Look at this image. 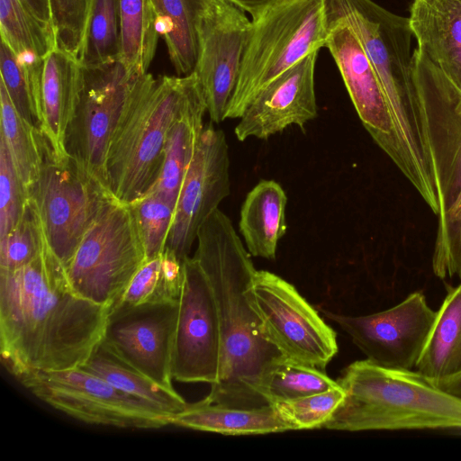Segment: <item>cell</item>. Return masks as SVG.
I'll return each mask as SVG.
<instances>
[{"mask_svg":"<svg viewBox=\"0 0 461 461\" xmlns=\"http://www.w3.org/2000/svg\"><path fill=\"white\" fill-rule=\"evenodd\" d=\"M345 397L322 428L344 431L461 429V399L418 371L351 363L337 380Z\"/></svg>","mask_w":461,"mask_h":461,"instance_id":"obj_4","label":"cell"},{"mask_svg":"<svg viewBox=\"0 0 461 461\" xmlns=\"http://www.w3.org/2000/svg\"><path fill=\"white\" fill-rule=\"evenodd\" d=\"M206 112L204 96L198 83L168 131L162 168L156 184L149 190L159 194L175 206L204 127L203 121Z\"/></svg>","mask_w":461,"mask_h":461,"instance_id":"obj_22","label":"cell"},{"mask_svg":"<svg viewBox=\"0 0 461 461\" xmlns=\"http://www.w3.org/2000/svg\"><path fill=\"white\" fill-rule=\"evenodd\" d=\"M145 261V250L130 204L112 195L84 234L65 269L78 295L110 309Z\"/></svg>","mask_w":461,"mask_h":461,"instance_id":"obj_8","label":"cell"},{"mask_svg":"<svg viewBox=\"0 0 461 461\" xmlns=\"http://www.w3.org/2000/svg\"><path fill=\"white\" fill-rule=\"evenodd\" d=\"M409 21L418 52L461 91V0H414Z\"/></svg>","mask_w":461,"mask_h":461,"instance_id":"obj_21","label":"cell"},{"mask_svg":"<svg viewBox=\"0 0 461 461\" xmlns=\"http://www.w3.org/2000/svg\"><path fill=\"white\" fill-rule=\"evenodd\" d=\"M254 19L277 0H229Z\"/></svg>","mask_w":461,"mask_h":461,"instance_id":"obj_41","label":"cell"},{"mask_svg":"<svg viewBox=\"0 0 461 461\" xmlns=\"http://www.w3.org/2000/svg\"><path fill=\"white\" fill-rule=\"evenodd\" d=\"M250 295L267 339L284 357L326 367L338 352L336 333L292 284L257 270Z\"/></svg>","mask_w":461,"mask_h":461,"instance_id":"obj_11","label":"cell"},{"mask_svg":"<svg viewBox=\"0 0 461 461\" xmlns=\"http://www.w3.org/2000/svg\"><path fill=\"white\" fill-rule=\"evenodd\" d=\"M416 368L431 381L461 373V284L448 287Z\"/></svg>","mask_w":461,"mask_h":461,"instance_id":"obj_25","label":"cell"},{"mask_svg":"<svg viewBox=\"0 0 461 461\" xmlns=\"http://www.w3.org/2000/svg\"><path fill=\"white\" fill-rule=\"evenodd\" d=\"M27 194L50 249L65 267L113 195L75 158L56 157L46 139L41 174Z\"/></svg>","mask_w":461,"mask_h":461,"instance_id":"obj_9","label":"cell"},{"mask_svg":"<svg viewBox=\"0 0 461 461\" xmlns=\"http://www.w3.org/2000/svg\"><path fill=\"white\" fill-rule=\"evenodd\" d=\"M41 61L30 64L20 61L10 47L1 41L0 82L18 113L38 129L36 81Z\"/></svg>","mask_w":461,"mask_h":461,"instance_id":"obj_34","label":"cell"},{"mask_svg":"<svg viewBox=\"0 0 461 461\" xmlns=\"http://www.w3.org/2000/svg\"><path fill=\"white\" fill-rule=\"evenodd\" d=\"M339 385L330 390L272 404L277 416L292 430L322 428L345 397Z\"/></svg>","mask_w":461,"mask_h":461,"instance_id":"obj_36","label":"cell"},{"mask_svg":"<svg viewBox=\"0 0 461 461\" xmlns=\"http://www.w3.org/2000/svg\"><path fill=\"white\" fill-rule=\"evenodd\" d=\"M431 382L438 388L461 399V373L446 379Z\"/></svg>","mask_w":461,"mask_h":461,"instance_id":"obj_42","label":"cell"},{"mask_svg":"<svg viewBox=\"0 0 461 461\" xmlns=\"http://www.w3.org/2000/svg\"><path fill=\"white\" fill-rule=\"evenodd\" d=\"M28 204V194L13 163L4 140L0 138V238L13 230Z\"/></svg>","mask_w":461,"mask_h":461,"instance_id":"obj_38","label":"cell"},{"mask_svg":"<svg viewBox=\"0 0 461 461\" xmlns=\"http://www.w3.org/2000/svg\"><path fill=\"white\" fill-rule=\"evenodd\" d=\"M287 196L274 180L259 181L242 203L239 228L253 257L273 260L279 240L285 234Z\"/></svg>","mask_w":461,"mask_h":461,"instance_id":"obj_23","label":"cell"},{"mask_svg":"<svg viewBox=\"0 0 461 461\" xmlns=\"http://www.w3.org/2000/svg\"><path fill=\"white\" fill-rule=\"evenodd\" d=\"M319 368L285 357L278 360L263 384V396L269 405L325 392L339 386Z\"/></svg>","mask_w":461,"mask_h":461,"instance_id":"obj_33","label":"cell"},{"mask_svg":"<svg viewBox=\"0 0 461 461\" xmlns=\"http://www.w3.org/2000/svg\"><path fill=\"white\" fill-rule=\"evenodd\" d=\"M139 75L129 71L120 60L83 67L82 89L67 131L66 149L107 188L110 142Z\"/></svg>","mask_w":461,"mask_h":461,"instance_id":"obj_12","label":"cell"},{"mask_svg":"<svg viewBox=\"0 0 461 461\" xmlns=\"http://www.w3.org/2000/svg\"><path fill=\"white\" fill-rule=\"evenodd\" d=\"M314 51L267 85L239 118L234 132L240 141L267 140L292 125L303 129L317 117Z\"/></svg>","mask_w":461,"mask_h":461,"instance_id":"obj_19","label":"cell"},{"mask_svg":"<svg viewBox=\"0 0 461 461\" xmlns=\"http://www.w3.org/2000/svg\"><path fill=\"white\" fill-rule=\"evenodd\" d=\"M183 279V260L165 249L159 256L144 262L109 310L179 300Z\"/></svg>","mask_w":461,"mask_h":461,"instance_id":"obj_30","label":"cell"},{"mask_svg":"<svg viewBox=\"0 0 461 461\" xmlns=\"http://www.w3.org/2000/svg\"><path fill=\"white\" fill-rule=\"evenodd\" d=\"M229 149L222 130L203 127L179 193L166 249L189 257L202 224L230 192Z\"/></svg>","mask_w":461,"mask_h":461,"instance_id":"obj_16","label":"cell"},{"mask_svg":"<svg viewBox=\"0 0 461 461\" xmlns=\"http://www.w3.org/2000/svg\"><path fill=\"white\" fill-rule=\"evenodd\" d=\"M1 41L23 63H34L58 47L55 34L38 21L19 0H0Z\"/></svg>","mask_w":461,"mask_h":461,"instance_id":"obj_31","label":"cell"},{"mask_svg":"<svg viewBox=\"0 0 461 461\" xmlns=\"http://www.w3.org/2000/svg\"><path fill=\"white\" fill-rule=\"evenodd\" d=\"M456 109L461 113V95H460L458 103L456 104Z\"/></svg>","mask_w":461,"mask_h":461,"instance_id":"obj_43","label":"cell"},{"mask_svg":"<svg viewBox=\"0 0 461 461\" xmlns=\"http://www.w3.org/2000/svg\"><path fill=\"white\" fill-rule=\"evenodd\" d=\"M178 301L109 310L103 338L126 362L170 390Z\"/></svg>","mask_w":461,"mask_h":461,"instance_id":"obj_17","label":"cell"},{"mask_svg":"<svg viewBox=\"0 0 461 461\" xmlns=\"http://www.w3.org/2000/svg\"><path fill=\"white\" fill-rule=\"evenodd\" d=\"M83 84V67L75 55L56 47L42 59L36 81L39 130L53 154L68 156L66 136Z\"/></svg>","mask_w":461,"mask_h":461,"instance_id":"obj_20","label":"cell"},{"mask_svg":"<svg viewBox=\"0 0 461 461\" xmlns=\"http://www.w3.org/2000/svg\"><path fill=\"white\" fill-rule=\"evenodd\" d=\"M204 0H153L157 29L177 76L191 74L198 51L197 20Z\"/></svg>","mask_w":461,"mask_h":461,"instance_id":"obj_27","label":"cell"},{"mask_svg":"<svg viewBox=\"0 0 461 461\" xmlns=\"http://www.w3.org/2000/svg\"><path fill=\"white\" fill-rule=\"evenodd\" d=\"M80 367L121 391L149 402L171 419L187 405L175 389L158 384L117 355L103 339Z\"/></svg>","mask_w":461,"mask_h":461,"instance_id":"obj_26","label":"cell"},{"mask_svg":"<svg viewBox=\"0 0 461 461\" xmlns=\"http://www.w3.org/2000/svg\"><path fill=\"white\" fill-rule=\"evenodd\" d=\"M19 1L38 21H40L49 31L52 32L55 34L52 11L50 0Z\"/></svg>","mask_w":461,"mask_h":461,"instance_id":"obj_40","label":"cell"},{"mask_svg":"<svg viewBox=\"0 0 461 461\" xmlns=\"http://www.w3.org/2000/svg\"><path fill=\"white\" fill-rule=\"evenodd\" d=\"M197 59L194 69L207 113L214 123L225 120L235 90L252 22L229 0H204L197 20Z\"/></svg>","mask_w":461,"mask_h":461,"instance_id":"obj_13","label":"cell"},{"mask_svg":"<svg viewBox=\"0 0 461 461\" xmlns=\"http://www.w3.org/2000/svg\"><path fill=\"white\" fill-rule=\"evenodd\" d=\"M328 19L350 26L378 77L400 149V171L427 204L438 200L414 78L409 17L373 0H326Z\"/></svg>","mask_w":461,"mask_h":461,"instance_id":"obj_3","label":"cell"},{"mask_svg":"<svg viewBox=\"0 0 461 461\" xmlns=\"http://www.w3.org/2000/svg\"><path fill=\"white\" fill-rule=\"evenodd\" d=\"M321 312L351 338L367 360L406 370L416 367L437 314L422 292L410 294L397 305L368 315Z\"/></svg>","mask_w":461,"mask_h":461,"instance_id":"obj_15","label":"cell"},{"mask_svg":"<svg viewBox=\"0 0 461 461\" xmlns=\"http://www.w3.org/2000/svg\"><path fill=\"white\" fill-rule=\"evenodd\" d=\"M328 22L325 47L339 70L355 110L374 141L400 169V149L378 77L350 26L340 20Z\"/></svg>","mask_w":461,"mask_h":461,"instance_id":"obj_18","label":"cell"},{"mask_svg":"<svg viewBox=\"0 0 461 461\" xmlns=\"http://www.w3.org/2000/svg\"><path fill=\"white\" fill-rule=\"evenodd\" d=\"M252 30L225 119L240 118L280 74L325 47L326 0H277L251 20Z\"/></svg>","mask_w":461,"mask_h":461,"instance_id":"obj_7","label":"cell"},{"mask_svg":"<svg viewBox=\"0 0 461 461\" xmlns=\"http://www.w3.org/2000/svg\"><path fill=\"white\" fill-rule=\"evenodd\" d=\"M108 314L72 289L45 237L32 262L0 270L2 363L16 379L81 366L102 341Z\"/></svg>","mask_w":461,"mask_h":461,"instance_id":"obj_1","label":"cell"},{"mask_svg":"<svg viewBox=\"0 0 461 461\" xmlns=\"http://www.w3.org/2000/svg\"><path fill=\"white\" fill-rule=\"evenodd\" d=\"M119 0H90L85 33L78 54L82 67L120 60Z\"/></svg>","mask_w":461,"mask_h":461,"instance_id":"obj_32","label":"cell"},{"mask_svg":"<svg viewBox=\"0 0 461 461\" xmlns=\"http://www.w3.org/2000/svg\"><path fill=\"white\" fill-rule=\"evenodd\" d=\"M184 279L172 351V377L184 383L218 382L221 336L210 282L194 257L183 260Z\"/></svg>","mask_w":461,"mask_h":461,"instance_id":"obj_14","label":"cell"},{"mask_svg":"<svg viewBox=\"0 0 461 461\" xmlns=\"http://www.w3.org/2000/svg\"><path fill=\"white\" fill-rule=\"evenodd\" d=\"M171 424L225 435H257L292 430L272 405L256 409L232 408L212 403L204 398L187 403L171 419Z\"/></svg>","mask_w":461,"mask_h":461,"instance_id":"obj_24","label":"cell"},{"mask_svg":"<svg viewBox=\"0 0 461 461\" xmlns=\"http://www.w3.org/2000/svg\"><path fill=\"white\" fill-rule=\"evenodd\" d=\"M40 400L81 421L118 428L159 429L171 418L81 368L41 370L17 379Z\"/></svg>","mask_w":461,"mask_h":461,"instance_id":"obj_10","label":"cell"},{"mask_svg":"<svg viewBox=\"0 0 461 461\" xmlns=\"http://www.w3.org/2000/svg\"><path fill=\"white\" fill-rule=\"evenodd\" d=\"M413 63L438 199L432 270L461 280V91L417 50Z\"/></svg>","mask_w":461,"mask_h":461,"instance_id":"obj_6","label":"cell"},{"mask_svg":"<svg viewBox=\"0 0 461 461\" xmlns=\"http://www.w3.org/2000/svg\"><path fill=\"white\" fill-rule=\"evenodd\" d=\"M0 138L4 140L26 190L39 178L44 158L45 138L20 115L0 82Z\"/></svg>","mask_w":461,"mask_h":461,"instance_id":"obj_28","label":"cell"},{"mask_svg":"<svg viewBox=\"0 0 461 461\" xmlns=\"http://www.w3.org/2000/svg\"><path fill=\"white\" fill-rule=\"evenodd\" d=\"M196 241L194 258L213 291L221 336L220 377L204 399L232 408L267 406L263 384L284 356L267 339L252 303L257 270L251 255L219 208L202 224Z\"/></svg>","mask_w":461,"mask_h":461,"instance_id":"obj_2","label":"cell"},{"mask_svg":"<svg viewBox=\"0 0 461 461\" xmlns=\"http://www.w3.org/2000/svg\"><path fill=\"white\" fill-rule=\"evenodd\" d=\"M120 61L136 74L148 73L158 32L153 0H119Z\"/></svg>","mask_w":461,"mask_h":461,"instance_id":"obj_29","label":"cell"},{"mask_svg":"<svg viewBox=\"0 0 461 461\" xmlns=\"http://www.w3.org/2000/svg\"><path fill=\"white\" fill-rule=\"evenodd\" d=\"M44 239L40 219L28 199L20 221L0 238V270H14L32 262L41 253Z\"/></svg>","mask_w":461,"mask_h":461,"instance_id":"obj_37","label":"cell"},{"mask_svg":"<svg viewBox=\"0 0 461 461\" xmlns=\"http://www.w3.org/2000/svg\"><path fill=\"white\" fill-rule=\"evenodd\" d=\"M58 47L78 59L90 0H50Z\"/></svg>","mask_w":461,"mask_h":461,"instance_id":"obj_39","label":"cell"},{"mask_svg":"<svg viewBox=\"0 0 461 461\" xmlns=\"http://www.w3.org/2000/svg\"><path fill=\"white\" fill-rule=\"evenodd\" d=\"M130 206L146 260L159 256L166 249L176 206L154 191L148 192Z\"/></svg>","mask_w":461,"mask_h":461,"instance_id":"obj_35","label":"cell"},{"mask_svg":"<svg viewBox=\"0 0 461 461\" xmlns=\"http://www.w3.org/2000/svg\"><path fill=\"white\" fill-rule=\"evenodd\" d=\"M198 83L194 72L176 77L137 76L107 155V186L116 199L130 204L156 184L168 131Z\"/></svg>","mask_w":461,"mask_h":461,"instance_id":"obj_5","label":"cell"}]
</instances>
